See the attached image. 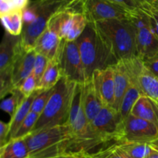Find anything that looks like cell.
<instances>
[{
    "mask_svg": "<svg viewBox=\"0 0 158 158\" xmlns=\"http://www.w3.org/2000/svg\"><path fill=\"white\" fill-rule=\"evenodd\" d=\"M63 40L57 33L46 27L36 40L34 50L37 54L46 57L49 60H56Z\"/></svg>",
    "mask_w": 158,
    "mask_h": 158,
    "instance_id": "9a60e30c",
    "label": "cell"
},
{
    "mask_svg": "<svg viewBox=\"0 0 158 158\" xmlns=\"http://www.w3.org/2000/svg\"><path fill=\"white\" fill-rule=\"evenodd\" d=\"M116 145H117V150H118L119 153H120V156H121L122 158H137V157H134V156H131V155L128 154L127 153H126V152H125V151H123V150H122V149H120V147H119L118 146H117V143H116Z\"/></svg>",
    "mask_w": 158,
    "mask_h": 158,
    "instance_id": "8d00e7d4",
    "label": "cell"
},
{
    "mask_svg": "<svg viewBox=\"0 0 158 158\" xmlns=\"http://www.w3.org/2000/svg\"><path fill=\"white\" fill-rule=\"evenodd\" d=\"M81 0H35V2L42 7L52 9L55 12L64 8L77 6Z\"/></svg>",
    "mask_w": 158,
    "mask_h": 158,
    "instance_id": "f1b7e54d",
    "label": "cell"
},
{
    "mask_svg": "<svg viewBox=\"0 0 158 158\" xmlns=\"http://www.w3.org/2000/svg\"><path fill=\"white\" fill-rule=\"evenodd\" d=\"M114 68V80H115V99L114 108L120 112L122 100L131 85V81L121 61H118L113 65Z\"/></svg>",
    "mask_w": 158,
    "mask_h": 158,
    "instance_id": "ac0fdd59",
    "label": "cell"
},
{
    "mask_svg": "<svg viewBox=\"0 0 158 158\" xmlns=\"http://www.w3.org/2000/svg\"><path fill=\"white\" fill-rule=\"evenodd\" d=\"M138 2H140L141 5L143 4H150L152 5L155 2V0H137Z\"/></svg>",
    "mask_w": 158,
    "mask_h": 158,
    "instance_id": "ab89813d",
    "label": "cell"
},
{
    "mask_svg": "<svg viewBox=\"0 0 158 158\" xmlns=\"http://www.w3.org/2000/svg\"><path fill=\"white\" fill-rule=\"evenodd\" d=\"M23 11L15 9L1 14L2 23L8 33L20 36L23 27Z\"/></svg>",
    "mask_w": 158,
    "mask_h": 158,
    "instance_id": "7402d4cb",
    "label": "cell"
},
{
    "mask_svg": "<svg viewBox=\"0 0 158 158\" xmlns=\"http://www.w3.org/2000/svg\"><path fill=\"white\" fill-rule=\"evenodd\" d=\"M116 143L123 151L137 158H144L152 150V148L146 143L131 142H118Z\"/></svg>",
    "mask_w": 158,
    "mask_h": 158,
    "instance_id": "d4e9b609",
    "label": "cell"
},
{
    "mask_svg": "<svg viewBox=\"0 0 158 158\" xmlns=\"http://www.w3.org/2000/svg\"><path fill=\"white\" fill-rule=\"evenodd\" d=\"M80 156H84V155H80ZM80 156H73V155H63V156H53V157H49V158H77Z\"/></svg>",
    "mask_w": 158,
    "mask_h": 158,
    "instance_id": "f35d334b",
    "label": "cell"
},
{
    "mask_svg": "<svg viewBox=\"0 0 158 158\" xmlns=\"http://www.w3.org/2000/svg\"><path fill=\"white\" fill-rule=\"evenodd\" d=\"M56 61L63 77L80 85L86 81L84 67L77 42L63 40Z\"/></svg>",
    "mask_w": 158,
    "mask_h": 158,
    "instance_id": "8fae6325",
    "label": "cell"
},
{
    "mask_svg": "<svg viewBox=\"0 0 158 158\" xmlns=\"http://www.w3.org/2000/svg\"><path fill=\"white\" fill-rule=\"evenodd\" d=\"M18 89L26 98L30 96L35 90L38 89V81L34 74H32L29 77H26L22 82Z\"/></svg>",
    "mask_w": 158,
    "mask_h": 158,
    "instance_id": "1f68e13d",
    "label": "cell"
},
{
    "mask_svg": "<svg viewBox=\"0 0 158 158\" xmlns=\"http://www.w3.org/2000/svg\"><path fill=\"white\" fill-rule=\"evenodd\" d=\"M123 118L114 107L103 105V108L89 122L91 129L106 145L119 142L123 131Z\"/></svg>",
    "mask_w": 158,
    "mask_h": 158,
    "instance_id": "52a82bcc",
    "label": "cell"
},
{
    "mask_svg": "<svg viewBox=\"0 0 158 158\" xmlns=\"http://www.w3.org/2000/svg\"><path fill=\"white\" fill-rule=\"evenodd\" d=\"M54 90H55V87L49 88V89L42 90L34 99L32 107H31V111L39 115L41 114L49 102Z\"/></svg>",
    "mask_w": 158,
    "mask_h": 158,
    "instance_id": "83f0119b",
    "label": "cell"
},
{
    "mask_svg": "<svg viewBox=\"0 0 158 158\" xmlns=\"http://www.w3.org/2000/svg\"><path fill=\"white\" fill-rule=\"evenodd\" d=\"M76 42L84 67L86 81L90 80L96 70L116 64L92 23H88L85 30Z\"/></svg>",
    "mask_w": 158,
    "mask_h": 158,
    "instance_id": "277c9868",
    "label": "cell"
},
{
    "mask_svg": "<svg viewBox=\"0 0 158 158\" xmlns=\"http://www.w3.org/2000/svg\"><path fill=\"white\" fill-rule=\"evenodd\" d=\"M25 50L20 40V36L5 34L0 45V96L4 98L11 94L14 88L10 82L11 73L15 60Z\"/></svg>",
    "mask_w": 158,
    "mask_h": 158,
    "instance_id": "ba28073f",
    "label": "cell"
},
{
    "mask_svg": "<svg viewBox=\"0 0 158 158\" xmlns=\"http://www.w3.org/2000/svg\"><path fill=\"white\" fill-rule=\"evenodd\" d=\"M55 12L49 8L40 6L35 2L24 9L20 40L25 50H34L35 42L46 29L49 19Z\"/></svg>",
    "mask_w": 158,
    "mask_h": 158,
    "instance_id": "8992f818",
    "label": "cell"
},
{
    "mask_svg": "<svg viewBox=\"0 0 158 158\" xmlns=\"http://www.w3.org/2000/svg\"><path fill=\"white\" fill-rule=\"evenodd\" d=\"M151 6H152L154 9H156L157 10H158V0H155V2H154Z\"/></svg>",
    "mask_w": 158,
    "mask_h": 158,
    "instance_id": "60d3db41",
    "label": "cell"
},
{
    "mask_svg": "<svg viewBox=\"0 0 158 158\" xmlns=\"http://www.w3.org/2000/svg\"><path fill=\"white\" fill-rule=\"evenodd\" d=\"M40 115L37 114V113L31 111L29 113L25 120L22 122L20 125L19 128L18 129L17 132L12 139H17V138H24L26 137L27 135L31 133V132L33 129L34 126H35V123H36L37 120L39 119Z\"/></svg>",
    "mask_w": 158,
    "mask_h": 158,
    "instance_id": "4316f807",
    "label": "cell"
},
{
    "mask_svg": "<svg viewBox=\"0 0 158 158\" xmlns=\"http://www.w3.org/2000/svg\"><path fill=\"white\" fill-rule=\"evenodd\" d=\"M81 99L86 118L89 122H92L103 106L92 79L81 85Z\"/></svg>",
    "mask_w": 158,
    "mask_h": 158,
    "instance_id": "2e32d148",
    "label": "cell"
},
{
    "mask_svg": "<svg viewBox=\"0 0 158 158\" xmlns=\"http://www.w3.org/2000/svg\"><path fill=\"white\" fill-rule=\"evenodd\" d=\"M29 0H1L0 13H6L15 9L24 10L29 5Z\"/></svg>",
    "mask_w": 158,
    "mask_h": 158,
    "instance_id": "4dcf8cb0",
    "label": "cell"
},
{
    "mask_svg": "<svg viewBox=\"0 0 158 158\" xmlns=\"http://www.w3.org/2000/svg\"><path fill=\"white\" fill-rule=\"evenodd\" d=\"M77 158H89V156H88V155H84V156H80Z\"/></svg>",
    "mask_w": 158,
    "mask_h": 158,
    "instance_id": "b9f144b4",
    "label": "cell"
},
{
    "mask_svg": "<svg viewBox=\"0 0 158 158\" xmlns=\"http://www.w3.org/2000/svg\"><path fill=\"white\" fill-rule=\"evenodd\" d=\"M41 89H36L30 96L26 98L21 105H19V108L17 109L16 112L15 113L13 117L10 119L9 121V124H10V131H9V140L12 139L14 135L17 132L18 129L19 128L20 125L22 122L25 120L26 116L29 115V113L31 112V107H32V102H33L35 96L41 91Z\"/></svg>",
    "mask_w": 158,
    "mask_h": 158,
    "instance_id": "ffe728a7",
    "label": "cell"
},
{
    "mask_svg": "<svg viewBox=\"0 0 158 158\" xmlns=\"http://www.w3.org/2000/svg\"><path fill=\"white\" fill-rule=\"evenodd\" d=\"M9 131H10V124L9 122H0V147L6 145L9 140Z\"/></svg>",
    "mask_w": 158,
    "mask_h": 158,
    "instance_id": "836d02e7",
    "label": "cell"
},
{
    "mask_svg": "<svg viewBox=\"0 0 158 158\" xmlns=\"http://www.w3.org/2000/svg\"><path fill=\"white\" fill-rule=\"evenodd\" d=\"M29 151L25 138L12 139L0 147V158H29Z\"/></svg>",
    "mask_w": 158,
    "mask_h": 158,
    "instance_id": "44dd1931",
    "label": "cell"
},
{
    "mask_svg": "<svg viewBox=\"0 0 158 158\" xmlns=\"http://www.w3.org/2000/svg\"><path fill=\"white\" fill-rule=\"evenodd\" d=\"M157 139L158 128L152 122L131 114L123 119V136L119 142L150 144Z\"/></svg>",
    "mask_w": 158,
    "mask_h": 158,
    "instance_id": "7c38bea8",
    "label": "cell"
},
{
    "mask_svg": "<svg viewBox=\"0 0 158 158\" xmlns=\"http://www.w3.org/2000/svg\"><path fill=\"white\" fill-rule=\"evenodd\" d=\"M88 156L89 158H122L115 143L104 146L94 153L89 154Z\"/></svg>",
    "mask_w": 158,
    "mask_h": 158,
    "instance_id": "f546056e",
    "label": "cell"
},
{
    "mask_svg": "<svg viewBox=\"0 0 158 158\" xmlns=\"http://www.w3.org/2000/svg\"><path fill=\"white\" fill-rule=\"evenodd\" d=\"M141 95H143L141 91L137 86L131 84L123 96L120 105V112L121 113L123 119L131 115L133 107Z\"/></svg>",
    "mask_w": 158,
    "mask_h": 158,
    "instance_id": "cb8c5ba5",
    "label": "cell"
},
{
    "mask_svg": "<svg viewBox=\"0 0 158 158\" xmlns=\"http://www.w3.org/2000/svg\"><path fill=\"white\" fill-rule=\"evenodd\" d=\"M130 20L136 28L137 57L144 60L158 54V38L151 28L148 14L139 8L134 10Z\"/></svg>",
    "mask_w": 158,
    "mask_h": 158,
    "instance_id": "9c48e42d",
    "label": "cell"
},
{
    "mask_svg": "<svg viewBox=\"0 0 158 158\" xmlns=\"http://www.w3.org/2000/svg\"><path fill=\"white\" fill-rule=\"evenodd\" d=\"M144 158H158V151L152 149L149 154L147 155Z\"/></svg>",
    "mask_w": 158,
    "mask_h": 158,
    "instance_id": "74e56055",
    "label": "cell"
},
{
    "mask_svg": "<svg viewBox=\"0 0 158 158\" xmlns=\"http://www.w3.org/2000/svg\"><path fill=\"white\" fill-rule=\"evenodd\" d=\"M92 24L116 63L137 57L136 28L131 20L113 19Z\"/></svg>",
    "mask_w": 158,
    "mask_h": 158,
    "instance_id": "6da1fadb",
    "label": "cell"
},
{
    "mask_svg": "<svg viewBox=\"0 0 158 158\" xmlns=\"http://www.w3.org/2000/svg\"><path fill=\"white\" fill-rule=\"evenodd\" d=\"M77 85L62 77L31 133L67 123Z\"/></svg>",
    "mask_w": 158,
    "mask_h": 158,
    "instance_id": "3957f363",
    "label": "cell"
},
{
    "mask_svg": "<svg viewBox=\"0 0 158 158\" xmlns=\"http://www.w3.org/2000/svg\"><path fill=\"white\" fill-rule=\"evenodd\" d=\"M91 79L103 105L114 107L115 99L114 66L96 70Z\"/></svg>",
    "mask_w": 158,
    "mask_h": 158,
    "instance_id": "4fadbf2b",
    "label": "cell"
},
{
    "mask_svg": "<svg viewBox=\"0 0 158 158\" xmlns=\"http://www.w3.org/2000/svg\"><path fill=\"white\" fill-rule=\"evenodd\" d=\"M144 66L149 71L154 73L155 75L158 76V54H155L150 58L143 60Z\"/></svg>",
    "mask_w": 158,
    "mask_h": 158,
    "instance_id": "e575fe53",
    "label": "cell"
},
{
    "mask_svg": "<svg viewBox=\"0 0 158 158\" xmlns=\"http://www.w3.org/2000/svg\"><path fill=\"white\" fill-rule=\"evenodd\" d=\"M49 61V60H48L46 57L36 53V57H35V63H34V68L32 74H33L34 76L35 77L38 83L40 81V79H41L42 76L44 74L45 71H46V68H47Z\"/></svg>",
    "mask_w": 158,
    "mask_h": 158,
    "instance_id": "d6a6232c",
    "label": "cell"
},
{
    "mask_svg": "<svg viewBox=\"0 0 158 158\" xmlns=\"http://www.w3.org/2000/svg\"><path fill=\"white\" fill-rule=\"evenodd\" d=\"M11 94L12 95L10 97L4 99L2 102L1 108L5 112L8 113L12 119L26 97L20 92L18 88L14 89Z\"/></svg>",
    "mask_w": 158,
    "mask_h": 158,
    "instance_id": "484cf974",
    "label": "cell"
},
{
    "mask_svg": "<svg viewBox=\"0 0 158 158\" xmlns=\"http://www.w3.org/2000/svg\"><path fill=\"white\" fill-rule=\"evenodd\" d=\"M29 158H49L73 153L75 136L68 123L33 132L24 137Z\"/></svg>",
    "mask_w": 158,
    "mask_h": 158,
    "instance_id": "7a4b0ae2",
    "label": "cell"
},
{
    "mask_svg": "<svg viewBox=\"0 0 158 158\" xmlns=\"http://www.w3.org/2000/svg\"><path fill=\"white\" fill-rule=\"evenodd\" d=\"M131 115L152 122L158 128V102L141 95L133 107Z\"/></svg>",
    "mask_w": 158,
    "mask_h": 158,
    "instance_id": "e0dca14e",
    "label": "cell"
},
{
    "mask_svg": "<svg viewBox=\"0 0 158 158\" xmlns=\"http://www.w3.org/2000/svg\"><path fill=\"white\" fill-rule=\"evenodd\" d=\"M109 1L120 5L130 10H135L142 6L137 0H109Z\"/></svg>",
    "mask_w": 158,
    "mask_h": 158,
    "instance_id": "d590c367",
    "label": "cell"
},
{
    "mask_svg": "<svg viewBox=\"0 0 158 158\" xmlns=\"http://www.w3.org/2000/svg\"><path fill=\"white\" fill-rule=\"evenodd\" d=\"M137 86L143 95L158 102V76L149 71L144 64L138 76Z\"/></svg>",
    "mask_w": 158,
    "mask_h": 158,
    "instance_id": "d6986e66",
    "label": "cell"
},
{
    "mask_svg": "<svg viewBox=\"0 0 158 158\" xmlns=\"http://www.w3.org/2000/svg\"><path fill=\"white\" fill-rule=\"evenodd\" d=\"M59 64L56 60H49L46 70L38 83V88L41 90L53 88L62 78Z\"/></svg>",
    "mask_w": 158,
    "mask_h": 158,
    "instance_id": "603a6c76",
    "label": "cell"
},
{
    "mask_svg": "<svg viewBox=\"0 0 158 158\" xmlns=\"http://www.w3.org/2000/svg\"><path fill=\"white\" fill-rule=\"evenodd\" d=\"M88 25V22L80 10V4L59 9L52 14L47 27L59 34L62 40L76 41Z\"/></svg>",
    "mask_w": 158,
    "mask_h": 158,
    "instance_id": "5b68a950",
    "label": "cell"
},
{
    "mask_svg": "<svg viewBox=\"0 0 158 158\" xmlns=\"http://www.w3.org/2000/svg\"><path fill=\"white\" fill-rule=\"evenodd\" d=\"M80 10L88 23L113 19L130 20L134 12L109 0H81Z\"/></svg>",
    "mask_w": 158,
    "mask_h": 158,
    "instance_id": "30bf717a",
    "label": "cell"
},
{
    "mask_svg": "<svg viewBox=\"0 0 158 158\" xmlns=\"http://www.w3.org/2000/svg\"><path fill=\"white\" fill-rule=\"evenodd\" d=\"M36 52L35 50L24 51L14 63L11 73L10 82L12 88H18L22 82L32 74Z\"/></svg>",
    "mask_w": 158,
    "mask_h": 158,
    "instance_id": "5bb4252c",
    "label": "cell"
}]
</instances>
